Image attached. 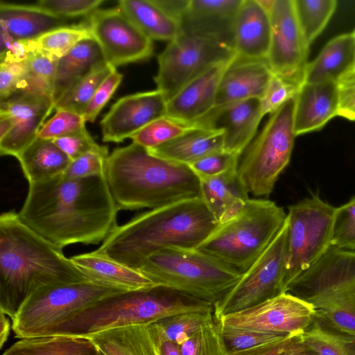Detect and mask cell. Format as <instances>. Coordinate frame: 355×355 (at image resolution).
Instances as JSON below:
<instances>
[{
  "mask_svg": "<svg viewBox=\"0 0 355 355\" xmlns=\"http://www.w3.org/2000/svg\"><path fill=\"white\" fill-rule=\"evenodd\" d=\"M118 211L105 175L73 178L62 174L29 184L18 215L26 226L63 249L103 243L117 227Z\"/></svg>",
  "mask_w": 355,
  "mask_h": 355,
  "instance_id": "obj_1",
  "label": "cell"
},
{
  "mask_svg": "<svg viewBox=\"0 0 355 355\" xmlns=\"http://www.w3.org/2000/svg\"><path fill=\"white\" fill-rule=\"evenodd\" d=\"M62 248L49 242L10 211L0 216V310L13 320L41 288L86 281Z\"/></svg>",
  "mask_w": 355,
  "mask_h": 355,
  "instance_id": "obj_2",
  "label": "cell"
},
{
  "mask_svg": "<svg viewBox=\"0 0 355 355\" xmlns=\"http://www.w3.org/2000/svg\"><path fill=\"white\" fill-rule=\"evenodd\" d=\"M218 225L201 198L179 201L135 216L96 250L139 270L150 255L166 248H197Z\"/></svg>",
  "mask_w": 355,
  "mask_h": 355,
  "instance_id": "obj_3",
  "label": "cell"
},
{
  "mask_svg": "<svg viewBox=\"0 0 355 355\" xmlns=\"http://www.w3.org/2000/svg\"><path fill=\"white\" fill-rule=\"evenodd\" d=\"M105 176L119 210L153 209L201 198L200 180L188 165L155 156L133 142L112 152Z\"/></svg>",
  "mask_w": 355,
  "mask_h": 355,
  "instance_id": "obj_4",
  "label": "cell"
},
{
  "mask_svg": "<svg viewBox=\"0 0 355 355\" xmlns=\"http://www.w3.org/2000/svg\"><path fill=\"white\" fill-rule=\"evenodd\" d=\"M213 309L210 303L155 285L105 297L47 327L37 336L89 337L112 329L150 324L179 313Z\"/></svg>",
  "mask_w": 355,
  "mask_h": 355,
  "instance_id": "obj_5",
  "label": "cell"
},
{
  "mask_svg": "<svg viewBox=\"0 0 355 355\" xmlns=\"http://www.w3.org/2000/svg\"><path fill=\"white\" fill-rule=\"evenodd\" d=\"M139 270L155 284L214 304L242 273L196 248H166L148 257Z\"/></svg>",
  "mask_w": 355,
  "mask_h": 355,
  "instance_id": "obj_6",
  "label": "cell"
},
{
  "mask_svg": "<svg viewBox=\"0 0 355 355\" xmlns=\"http://www.w3.org/2000/svg\"><path fill=\"white\" fill-rule=\"evenodd\" d=\"M286 293L355 334V251L331 246L288 286Z\"/></svg>",
  "mask_w": 355,
  "mask_h": 355,
  "instance_id": "obj_7",
  "label": "cell"
},
{
  "mask_svg": "<svg viewBox=\"0 0 355 355\" xmlns=\"http://www.w3.org/2000/svg\"><path fill=\"white\" fill-rule=\"evenodd\" d=\"M286 218L275 202L250 198L237 215L218 224L196 249L243 273L272 243Z\"/></svg>",
  "mask_w": 355,
  "mask_h": 355,
  "instance_id": "obj_8",
  "label": "cell"
},
{
  "mask_svg": "<svg viewBox=\"0 0 355 355\" xmlns=\"http://www.w3.org/2000/svg\"><path fill=\"white\" fill-rule=\"evenodd\" d=\"M297 97V96H296ZM296 97L285 103L266 123L243 152L238 174L249 193L270 195L288 164L296 137L294 113Z\"/></svg>",
  "mask_w": 355,
  "mask_h": 355,
  "instance_id": "obj_9",
  "label": "cell"
},
{
  "mask_svg": "<svg viewBox=\"0 0 355 355\" xmlns=\"http://www.w3.org/2000/svg\"><path fill=\"white\" fill-rule=\"evenodd\" d=\"M125 290L89 280L47 286L35 291L22 304L12 330L22 339L41 331L108 295Z\"/></svg>",
  "mask_w": 355,
  "mask_h": 355,
  "instance_id": "obj_10",
  "label": "cell"
},
{
  "mask_svg": "<svg viewBox=\"0 0 355 355\" xmlns=\"http://www.w3.org/2000/svg\"><path fill=\"white\" fill-rule=\"evenodd\" d=\"M335 207L313 196L291 205L288 232L285 286L319 259L331 247Z\"/></svg>",
  "mask_w": 355,
  "mask_h": 355,
  "instance_id": "obj_11",
  "label": "cell"
},
{
  "mask_svg": "<svg viewBox=\"0 0 355 355\" xmlns=\"http://www.w3.org/2000/svg\"><path fill=\"white\" fill-rule=\"evenodd\" d=\"M235 55L232 46L225 42L180 33L157 57V89L168 101L191 80Z\"/></svg>",
  "mask_w": 355,
  "mask_h": 355,
  "instance_id": "obj_12",
  "label": "cell"
},
{
  "mask_svg": "<svg viewBox=\"0 0 355 355\" xmlns=\"http://www.w3.org/2000/svg\"><path fill=\"white\" fill-rule=\"evenodd\" d=\"M287 232L286 218L282 228L269 246L242 273L234 287L214 304L215 320L286 293Z\"/></svg>",
  "mask_w": 355,
  "mask_h": 355,
  "instance_id": "obj_13",
  "label": "cell"
},
{
  "mask_svg": "<svg viewBox=\"0 0 355 355\" xmlns=\"http://www.w3.org/2000/svg\"><path fill=\"white\" fill-rule=\"evenodd\" d=\"M84 21L99 45L105 62L115 68L147 60L153 53V40L118 6L97 9Z\"/></svg>",
  "mask_w": 355,
  "mask_h": 355,
  "instance_id": "obj_14",
  "label": "cell"
},
{
  "mask_svg": "<svg viewBox=\"0 0 355 355\" xmlns=\"http://www.w3.org/2000/svg\"><path fill=\"white\" fill-rule=\"evenodd\" d=\"M271 39L267 61L273 74L304 83L308 46L296 17L293 0H274L269 11Z\"/></svg>",
  "mask_w": 355,
  "mask_h": 355,
  "instance_id": "obj_15",
  "label": "cell"
},
{
  "mask_svg": "<svg viewBox=\"0 0 355 355\" xmlns=\"http://www.w3.org/2000/svg\"><path fill=\"white\" fill-rule=\"evenodd\" d=\"M315 311L303 300L284 293L254 306L230 313L216 320L238 328L286 336L300 335Z\"/></svg>",
  "mask_w": 355,
  "mask_h": 355,
  "instance_id": "obj_16",
  "label": "cell"
},
{
  "mask_svg": "<svg viewBox=\"0 0 355 355\" xmlns=\"http://www.w3.org/2000/svg\"><path fill=\"white\" fill-rule=\"evenodd\" d=\"M168 100L156 89L119 98L101 121L102 140L119 143L153 121L167 114Z\"/></svg>",
  "mask_w": 355,
  "mask_h": 355,
  "instance_id": "obj_17",
  "label": "cell"
},
{
  "mask_svg": "<svg viewBox=\"0 0 355 355\" xmlns=\"http://www.w3.org/2000/svg\"><path fill=\"white\" fill-rule=\"evenodd\" d=\"M261 101L252 98L214 107L193 123L224 132L223 149L239 156L253 140L263 117Z\"/></svg>",
  "mask_w": 355,
  "mask_h": 355,
  "instance_id": "obj_18",
  "label": "cell"
},
{
  "mask_svg": "<svg viewBox=\"0 0 355 355\" xmlns=\"http://www.w3.org/2000/svg\"><path fill=\"white\" fill-rule=\"evenodd\" d=\"M54 109L52 98L19 92L1 102V110L14 120L12 129L0 139L1 155H18L37 137L46 118Z\"/></svg>",
  "mask_w": 355,
  "mask_h": 355,
  "instance_id": "obj_19",
  "label": "cell"
},
{
  "mask_svg": "<svg viewBox=\"0 0 355 355\" xmlns=\"http://www.w3.org/2000/svg\"><path fill=\"white\" fill-rule=\"evenodd\" d=\"M242 0H190L180 33L216 39L233 48V29Z\"/></svg>",
  "mask_w": 355,
  "mask_h": 355,
  "instance_id": "obj_20",
  "label": "cell"
},
{
  "mask_svg": "<svg viewBox=\"0 0 355 355\" xmlns=\"http://www.w3.org/2000/svg\"><path fill=\"white\" fill-rule=\"evenodd\" d=\"M272 75L267 59L235 55L221 78L214 107L261 98Z\"/></svg>",
  "mask_w": 355,
  "mask_h": 355,
  "instance_id": "obj_21",
  "label": "cell"
},
{
  "mask_svg": "<svg viewBox=\"0 0 355 355\" xmlns=\"http://www.w3.org/2000/svg\"><path fill=\"white\" fill-rule=\"evenodd\" d=\"M233 58L217 64L182 88L168 101L166 115L193 123L210 112L215 106L223 75Z\"/></svg>",
  "mask_w": 355,
  "mask_h": 355,
  "instance_id": "obj_22",
  "label": "cell"
},
{
  "mask_svg": "<svg viewBox=\"0 0 355 355\" xmlns=\"http://www.w3.org/2000/svg\"><path fill=\"white\" fill-rule=\"evenodd\" d=\"M338 85L334 81L304 83L296 97L294 113L295 135L321 129L338 115Z\"/></svg>",
  "mask_w": 355,
  "mask_h": 355,
  "instance_id": "obj_23",
  "label": "cell"
},
{
  "mask_svg": "<svg viewBox=\"0 0 355 355\" xmlns=\"http://www.w3.org/2000/svg\"><path fill=\"white\" fill-rule=\"evenodd\" d=\"M270 39L269 12L257 0H242L233 29V49L236 55L267 59Z\"/></svg>",
  "mask_w": 355,
  "mask_h": 355,
  "instance_id": "obj_24",
  "label": "cell"
},
{
  "mask_svg": "<svg viewBox=\"0 0 355 355\" xmlns=\"http://www.w3.org/2000/svg\"><path fill=\"white\" fill-rule=\"evenodd\" d=\"M70 259L89 281L125 290L148 288L157 285L139 270L116 261L96 250L71 257Z\"/></svg>",
  "mask_w": 355,
  "mask_h": 355,
  "instance_id": "obj_25",
  "label": "cell"
},
{
  "mask_svg": "<svg viewBox=\"0 0 355 355\" xmlns=\"http://www.w3.org/2000/svg\"><path fill=\"white\" fill-rule=\"evenodd\" d=\"M199 180L201 198L218 224L234 218L250 199L249 192L239 178L238 169Z\"/></svg>",
  "mask_w": 355,
  "mask_h": 355,
  "instance_id": "obj_26",
  "label": "cell"
},
{
  "mask_svg": "<svg viewBox=\"0 0 355 355\" xmlns=\"http://www.w3.org/2000/svg\"><path fill=\"white\" fill-rule=\"evenodd\" d=\"M67 21L35 4L0 3L1 28L15 41L33 40L48 31L69 25Z\"/></svg>",
  "mask_w": 355,
  "mask_h": 355,
  "instance_id": "obj_27",
  "label": "cell"
},
{
  "mask_svg": "<svg viewBox=\"0 0 355 355\" xmlns=\"http://www.w3.org/2000/svg\"><path fill=\"white\" fill-rule=\"evenodd\" d=\"M355 68V38L353 33L338 35L322 49L309 62L304 83L338 82Z\"/></svg>",
  "mask_w": 355,
  "mask_h": 355,
  "instance_id": "obj_28",
  "label": "cell"
},
{
  "mask_svg": "<svg viewBox=\"0 0 355 355\" xmlns=\"http://www.w3.org/2000/svg\"><path fill=\"white\" fill-rule=\"evenodd\" d=\"M105 63L103 52L93 37L80 42L58 58L53 91L54 104L77 82Z\"/></svg>",
  "mask_w": 355,
  "mask_h": 355,
  "instance_id": "obj_29",
  "label": "cell"
},
{
  "mask_svg": "<svg viewBox=\"0 0 355 355\" xmlns=\"http://www.w3.org/2000/svg\"><path fill=\"white\" fill-rule=\"evenodd\" d=\"M224 132L196 127L157 147L148 150L159 157L189 165L204 156L223 150Z\"/></svg>",
  "mask_w": 355,
  "mask_h": 355,
  "instance_id": "obj_30",
  "label": "cell"
},
{
  "mask_svg": "<svg viewBox=\"0 0 355 355\" xmlns=\"http://www.w3.org/2000/svg\"><path fill=\"white\" fill-rule=\"evenodd\" d=\"M28 184L64 174L71 160L51 139L37 137L17 157Z\"/></svg>",
  "mask_w": 355,
  "mask_h": 355,
  "instance_id": "obj_31",
  "label": "cell"
},
{
  "mask_svg": "<svg viewBox=\"0 0 355 355\" xmlns=\"http://www.w3.org/2000/svg\"><path fill=\"white\" fill-rule=\"evenodd\" d=\"M87 338L105 355H159L149 324L112 329Z\"/></svg>",
  "mask_w": 355,
  "mask_h": 355,
  "instance_id": "obj_32",
  "label": "cell"
},
{
  "mask_svg": "<svg viewBox=\"0 0 355 355\" xmlns=\"http://www.w3.org/2000/svg\"><path fill=\"white\" fill-rule=\"evenodd\" d=\"M117 6L152 40L171 42L180 33V23L152 0H121Z\"/></svg>",
  "mask_w": 355,
  "mask_h": 355,
  "instance_id": "obj_33",
  "label": "cell"
},
{
  "mask_svg": "<svg viewBox=\"0 0 355 355\" xmlns=\"http://www.w3.org/2000/svg\"><path fill=\"white\" fill-rule=\"evenodd\" d=\"M3 355H101L100 349L87 337L41 336L22 338Z\"/></svg>",
  "mask_w": 355,
  "mask_h": 355,
  "instance_id": "obj_34",
  "label": "cell"
},
{
  "mask_svg": "<svg viewBox=\"0 0 355 355\" xmlns=\"http://www.w3.org/2000/svg\"><path fill=\"white\" fill-rule=\"evenodd\" d=\"M300 336L316 355H355V334L336 327L317 312Z\"/></svg>",
  "mask_w": 355,
  "mask_h": 355,
  "instance_id": "obj_35",
  "label": "cell"
},
{
  "mask_svg": "<svg viewBox=\"0 0 355 355\" xmlns=\"http://www.w3.org/2000/svg\"><path fill=\"white\" fill-rule=\"evenodd\" d=\"M92 37L91 31L83 21L55 28L25 43L28 53L38 51L58 59L80 42Z\"/></svg>",
  "mask_w": 355,
  "mask_h": 355,
  "instance_id": "obj_36",
  "label": "cell"
},
{
  "mask_svg": "<svg viewBox=\"0 0 355 355\" xmlns=\"http://www.w3.org/2000/svg\"><path fill=\"white\" fill-rule=\"evenodd\" d=\"M296 17L308 46L324 30L337 7L336 0H293Z\"/></svg>",
  "mask_w": 355,
  "mask_h": 355,
  "instance_id": "obj_37",
  "label": "cell"
},
{
  "mask_svg": "<svg viewBox=\"0 0 355 355\" xmlns=\"http://www.w3.org/2000/svg\"><path fill=\"white\" fill-rule=\"evenodd\" d=\"M115 69L107 63L98 67L68 89L54 104V109L82 115L98 88Z\"/></svg>",
  "mask_w": 355,
  "mask_h": 355,
  "instance_id": "obj_38",
  "label": "cell"
},
{
  "mask_svg": "<svg viewBox=\"0 0 355 355\" xmlns=\"http://www.w3.org/2000/svg\"><path fill=\"white\" fill-rule=\"evenodd\" d=\"M58 58L32 51L27 58V71L20 92L52 98Z\"/></svg>",
  "mask_w": 355,
  "mask_h": 355,
  "instance_id": "obj_39",
  "label": "cell"
},
{
  "mask_svg": "<svg viewBox=\"0 0 355 355\" xmlns=\"http://www.w3.org/2000/svg\"><path fill=\"white\" fill-rule=\"evenodd\" d=\"M198 127L168 115L158 118L133 134L130 139L148 150L157 147Z\"/></svg>",
  "mask_w": 355,
  "mask_h": 355,
  "instance_id": "obj_40",
  "label": "cell"
},
{
  "mask_svg": "<svg viewBox=\"0 0 355 355\" xmlns=\"http://www.w3.org/2000/svg\"><path fill=\"white\" fill-rule=\"evenodd\" d=\"M214 309L179 313L154 322L166 339L180 345L205 325L214 322Z\"/></svg>",
  "mask_w": 355,
  "mask_h": 355,
  "instance_id": "obj_41",
  "label": "cell"
},
{
  "mask_svg": "<svg viewBox=\"0 0 355 355\" xmlns=\"http://www.w3.org/2000/svg\"><path fill=\"white\" fill-rule=\"evenodd\" d=\"M178 345L181 355H228L216 320Z\"/></svg>",
  "mask_w": 355,
  "mask_h": 355,
  "instance_id": "obj_42",
  "label": "cell"
},
{
  "mask_svg": "<svg viewBox=\"0 0 355 355\" xmlns=\"http://www.w3.org/2000/svg\"><path fill=\"white\" fill-rule=\"evenodd\" d=\"M218 324L228 354L256 347L288 336L227 326L219 322Z\"/></svg>",
  "mask_w": 355,
  "mask_h": 355,
  "instance_id": "obj_43",
  "label": "cell"
},
{
  "mask_svg": "<svg viewBox=\"0 0 355 355\" xmlns=\"http://www.w3.org/2000/svg\"><path fill=\"white\" fill-rule=\"evenodd\" d=\"M331 246L343 250H355V196L346 204L335 207Z\"/></svg>",
  "mask_w": 355,
  "mask_h": 355,
  "instance_id": "obj_44",
  "label": "cell"
},
{
  "mask_svg": "<svg viewBox=\"0 0 355 355\" xmlns=\"http://www.w3.org/2000/svg\"><path fill=\"white\" fill-rule=\"evenodd\" d=\"M302 85L273 74L260 98L263 116L273 114L288 101L296 97Z\"/></svg>",
  "mask_w": 355,
  "mask_h": 355,
  "instance_id": "obj_45",
  "label": "cell"
},
{
  "mask_svg": "<svg viewBox=\"0 0 355 355\" xmlns=\"http://www.w3.org/2000/svg\"><path fill=\"white\" fill-rule=\"evenodd\" d=\"M109 155L107 147L99 145L71 161L64 174L73 178L105 175Z\"/></svg>",
  "mask_w": 355,
  "mask_h": 355,
  "instance_id": "obj_46",
  "label": "cell"
},
{
  "mask_svg": "<svg viewBox=\"0 0 355 355\" xmlns=\"http://www.w3.org/2000/svg\"><path fill=\"white\" fill-rule=\"evenodd\" d=\"M83 116L65 110H56L55 114L45 122L38 132L37 137L53 140L86 129Z\"/></svg>",
  "mask_w": 355,
  "mask_h": 355,
  "instance_id": "obj_47",
  "label": "cell"
},
{
  "mask_svg": "<svg viewBox=\"0 0 355 355\" xmlns=\"http://www.w3.org/2000/svg\"><path fill=\"white\" fill-rule=\"evenodd\" d=\"M240 157L223 149L208 154L188 166L198 178H210L238 169Z\"/></svg>",
  "mask_w": 355,
  "mask_h": 355,
  "instance_id": "obj_48",
  "label": "cell"
},
{
  "mask_svg": "<svg viewBox=\"0 0 355 355\" xmlns=\"http://www.w3.org/2000/svg\"><path fill=\"white\" fill-rule=\"evenodd\" d=\"M103 3V0H40L35 4L50 14L67 19L87 17Z\"/></svg>",
  "mask_w": 355,
  "mask_h": 355,
  "instance_id": "obj_49",
  "label": "cell"
},
{
  "mask_svg": "<svg viewBox=\"0 0 355 355\" xmlns=\"http://www.w3.org/2000/svg\"><path fill=\"white\" fill-rule=\"evenodd\" d=\"M28 58V57H27ZM27 71V58L21 60H5L0 64V100L8 99L20 92Z\"/></svg>",
  "mask_w": 355,
  "mask_h": 355,
  "instance_id": "obj_50",
  "label": "cell"
},
{
  "mask_svg": "<svg viewBox=\"0 0 355 355\" xmlns=\"http://www.w3.org/2000/svg\"><path fill=\"white\" fill-rule=\"evenodd\" d=\"M123 79V75L115 69L102 83L82 116L85 121L93 123L100 112L111 98Z\"/></svg>",
  "mask_w": 355,
  "mask_h": 355,
  "instance_id": "obj_51",
  "label": "cell"
},
{
  "mask_svg": "<svg viewBox=\"0 0 355 355\" xmlns=\"http://www.w3.org/2000/svg\"><path fill=\"white\" fill-rule=\"evenodd\" d=\"M53 141L71 161L99 146L87 129L60 137Z\"/></svg>",
  "mask_w": 355,
  "mask_h": 355,
  "instance_id": "obj_52",
  "label": "cell"
},
{
  "mask_svg": "<svg viewBox=\"0 0 355 355\" xmlns=\"http://www.w3.org/2000/svg\"><path fill=\"white\" fill-rule=\"evenodd\" d=\"M338 116L355 121V68L338 82Z\"/></svg>",
  "mask_w": 355,
  "mask_h": 355,
  "instance_id": "obj_53",
  "label": "cell"
},
{
  "mask_svg": "<svg viewBox=\"0 0 355 355\" xmlns=\"http://www.w3.org/2000/svg\"><path fill=\"white\" fill-rule=\"evenodd\" d=\"M302 341L300 335L284 338L228 355H284Z\"/></svg>",
  "mask_w": 355,
  "mask_h": 355,
  "instance_id": "obj_54",
  "label": "cell"
},
{
  "mask_svg": "<svg viewBox=\"0 0 355 355\" xmlns=\"http://www.w3.org/2000/svg\"><path fill=\"white\" fill-rule=\"evenodd\" d=\"M169 17L180 23L185 13L190 0H152Z\"/></svg>",
  "mask_w": 355,
  "mask_h": 355,
  "instance_id": "obj_55",
  "label": "cell"
},
{
  "mask_svg": "<svg viewBox=\"0 0 355 355\" xmlns=\"http://www.w3.org/2000/svg\"><path fill=\"white\" fill-rule=\"evenodd\" d=\"M151 332L157 343L159 355H181L179 345L165 338L154 323L149 324Z\"/></svg>",
  "mask_w": 355,
  "mask_h": 355,
  "instance_id": "obj_56",
  "label": "cell"
},
{
  "mask_svg": "<svg viewBox=\"0 0 355 355\" xmlns=\"http://www.w3.org/2000/svg\"><path fill=\"white\" fill-rule=\"evenodd\" d=\"M14 123L12 116L8 112L0 109V139L12 129Z\"/></svg>",
  "mask_w": 355,
  "mask_h": 355,
  "instance_id": "obj_57",
  "label": "cell"
},
{
  "mask_svg": "<svg viewBox=\"0 0 355 355\" xmlns=\"http://www.w3.org/2000/svg\"><path fill=\"white\" fill-rule=\"evenodd\" d=\"M6 315L0 310V348L3 347L10 334V322Z\"/></svg>",
  "mask_w": 355,
  "mask_h": 355,
  "instance_id": "obj_58",
  "label": "cell"
},
{
  "mask_svg": "<svg viewBox=\"0 0 355 355\" xmlns=\"http://www.w3.org/2000/svg\"><path fill=\"white\" fill-rule=\"evenodd\" d=\"M284 355H316L311 349L306 346L302 340L288 351Z\"/></svg>",
  "mask_w": 355,
  "mask_h": 355,
  "instance_id": "obj_59",
  "label": "cell"
},
{
  "mask_svg": "<svg viewBox=\"0 0 355 355\" xmlns=\"http://www.w3.org/2000/svg\"><path fill=\"white\" fill-rule=\"evenodd\" d=\"M100 352H101V355H105L102 351L100 350Z\"/></svg>",
  "mask_w": 355,
  "mask_h": 355,
  "instance_id": "obj_60",
  "label": "cell"
},
{
  "mask_svg": "<svg viewBox=\"0 0 355 355\" xmlns=\"http://www.w3.org/2000/svg\"><path fill=\"white\" fill-rule=\"evenodd\" d=\"M353 33H354V38H355V31L353 32Z\"/></svg>",
  "mask_w": 355,
  "mask_h": 355,
  "instance_id": "obj_61",
  "label": "cell"
}]
</instances>
